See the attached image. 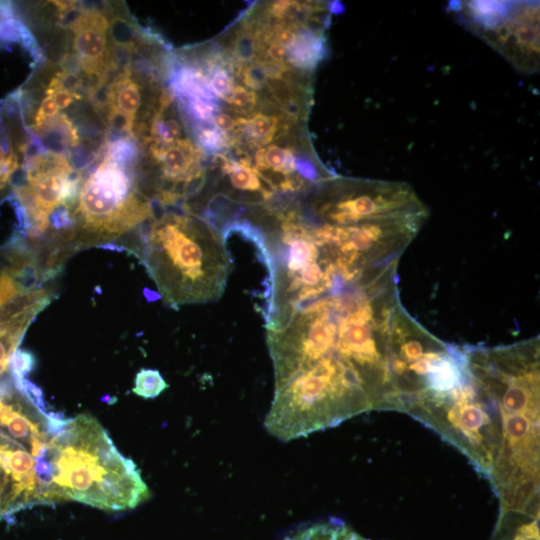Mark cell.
Segmentation results:
<instances>
[{
	"label": "cell",
	"mask_w": 540,
	"mask_h": 540,
	"mask_svg": "<svg viewBox=\"0 0 540 540\" xmlns=\"http://www.w3.org/2000/svg\"><path fill=\"white\" fill-rule=\"evenodd\" d=\"M133 249L168 305L206 302L222 292L230 260L214 227L181 208L150 218Z\"/></svg>",
	"instance_id": "6da1fadb"
},
{
	"label": "cell",
	"mask_w": 540,
	"mask_h": 540,
	"mask_svg": "<svg viewBox=\"0 0 540 540\" xmlns=\"http://www.w3.org/2000/svg\"><path fill=\"white\" fill-rule=\"evenodd\" d=\"M64 420L24 378L0 380V517L55 503L51 443Z\"/></svg>",
	"instance_id": "7a4b0ae2"
},
{
	"label": "cell",
	"mask_w": 540,
	"mask_h": 540,
	"mask_svg": "<svg viewBox=\"0 0 540 540\" xmlns=\"http://www.w3.org/2000/svg\"><path fill=\"white\" fill-rule=\"evenodd\" d=\"M55 502L73 500L109 511L135 508L150 491L92 416L65 419L52 440Z\"/></svg>",
	"instance_id": "3957f363"
},
{
	"label": "cell",
	"mask_w": 540,
	"mask_h": 540,
	"mask_svg": "<svg viewBox=\"0 0 540 540\" xmlns=\"http://www.w3.org/2000/svg\"><path fill=\"white\" fill-rule=\"evenodd\" d=\"M128 169L103 158L83 181L74 210L78 251L113 242L152 218L150 200Z\"/></svg>",
	"instance_id": "277c9868"
},
{
	"label": "cell",
	"mask_w": 540,
	"mask_h": 540,
	"mask_svg": "<svg viewBox=\"0 0 540 540\" xmlns=\"http://www.w3.org/2000/svg\"><path fill=\"white\" fill-rule=\"evenodd\" d=\"M466 24L522 72L539 68V6L514 2H465Z\"/></svg>",
	"instance_id": "5b68a950"
},
{
	"label": "cell",
	"mask_w": 540,
	"mask_h": 540,
	"mask_svg": "<svg viewBox=\"0 0 540 540\" xmlns=\"http://www.w3.org/2000/svg\"><path fill=\"white\" fill-rule=\"evenodd\" d=\"M54 295L51 286L42 285L0 307V380L10 370L12 357L29 325L50 304Z\"/></svg>",
	"instance_id": "8992f818"
},
{
	"label": "cell",
	"mask_w": 540,
	"mask_h": 540,
	"mask_svg": "<svg viewBox=\"0 0 540 540\" xmlns=\"http://www.w3.org/2000/svg\"><path fill=\"white\" fill-rule=\"evenodd\" d=\"M108 18L96 9H80L69 28L74 33L73 48L80 69L88 77L98 79L109 65L107 34Z\"/></svg>",
	"instance_id": "52a82bcc"
},
{
	"label": "cell",
	"mask_w": 540,
	"mask_h": 540,
	"mask_svg": "<svg viewBox=\"0 0 540 540\" xmlns=\"http://www.w3.org/2000/svg\"><path fill=\"white\" fill-rule=\"evenodd\" d=\"M47 282L36 255L22 241L12 239L0 249V307Z\"/></svg>",
	"instance_id": "ba28073f"
},
{
	"label": "cell",
	"mask_w": 540,
	"mask_h": 540,
	"mask_svg": "<svg viewBox=\"0 0 540 540\" xmlns=\"http://www.w3.org/2000/svg\"><path fill=\"white\" fill-rule=\"evenodd\" d=\"M326 52L323 32L313 31L306 26L297 32L295 43L288 49L287 61L301 70H311Z\"/></svg>",
	"instance_id": "9c48e42d"
},
{
	"label": "cell",
	"mask_w": 540,
	"mask_h": 540,
	"mask_svg": "<svg viewBox=\"0 0 540 540\" xmlns=\"http://www.w3.org/2000/svg\"><path fill=\"white\" fill-rule=\"evenodd\" d=\"M140 104L139 86L131 78V71L125 68L108 84V109L115 108L135 119Z\"/></svg>",
	"instance_id": "30bf717a"
},
{
	"label": "cell",
	"mask_w": 540,
	"mask_h": 540,
	"mask_svg": "<svg viewBox=\"0 0 540 540\" xmlns=\"http://www.w3.org/2000/svg\"><path fill=\"white\" fill-rule=\"evenodd\" d=\"M491 540H540L539 518L514 512L501 514Z\"/></svg>",
	"instance_id": "8fae6325"
},
{
	"label": "cell",
	"mask_w": 540,
	"mask_h": 540,
	"mask_svg": "<svg viewBox=\"0 0 540 540\" xmlns=\"http://www.w3.org/2000/svg\"><path fill=\"white\" fill-rule=\"evenodd\" d=\"M255 161L259 169L256 171L271 170L275 174L287 175L295 171V157L291 150L271 145L256 152Z\"/></svg>",
	"instance_id": "7c38bea8"
},
{
	"label": "cell",
	"mask_w": 540,
	"mask_h": 540,
	"mask_svg": "<svg viewBox=\"0 0 540 540\" xmlns=\"http://www.w3.org/2000/svg\"><path fill=\"white\" fill-rule=\"evenodd\" d=\"M237 126L251 139L254 145L266 144L272 140L277 132V117L267 116L261 113L253 115L250 119L238 118Z\"/></svg>",
	"instance_id": "4fadbf2b"
},
{
	"label": "cell",
	"mask_w": 540,
	"mask_h": 540,
	"mask_svg": "<svg viewBox=\"0 0 540 540\" xmlns=\"http://www.w3.org/2000/svg\"><path fill=\"white\" fill-rule=\"evenodd\" d=\"M104 158L129 168L138 158L139 149L130 137L106 140Z\"/></svg>",
	"instance_id": "5bb4252c"
},
{
	"label": "cell",
	"mask_w": 540,
	"mask_h": 540,
	"mask_svg": "<svg viewBox=\"0 0 540 540\" xmlns=\"http://www.w3.org/2000/svg\"><path fill=\"white\" fill-rule=\"evenodd\" d=\"M181 126L175 118H164L163 110L158 108L151 122V138L156 145H170L180 139Z\"/></svg>",
	"instance_id": "9a60e30c"
},
{
	"label": "cell",
	"mask_w": 540,
	"mask_h": 540,
	"mask_svg": "<svg viewBox=\"0 0 540 540\" xmlns=\"http://www.w3.org/2000/svg\"><path fill=\"white\" fill-rule=\"evenodd\" d=\"M168 384L158 370L141 369L135 377L133 392L146 399L160 395Z\"/></svg>",
	"instance_id": "2e32d148"
},
{
	"label": "cell",
	"mask_w": 540,
	"mask_h": 540,
	"mask_svg": "<svg viewBox=\"0 0 540 540\" xmlns=\"http://www.w3.org/2000/svg\"><path fill=\"white\" fill-rule=\"evenodd\" d=\"M257 51V42L255 35L249 30L244 28L238 33L234 44L232 57L239 67H243L251 62L255 57Z\"/></svg>",
	"instance_id": "e0dca14e"
},
{
	"label": "cell",
	"mask_w": 540,
	"mask_h": 540,
	"mask_svg": "<svg viewBox=\"0 0 540 540\" xmlns=\"http://www.w3.org/2000/svg\"><path fill=\"white\" fill-rule=\"evenodd\" d=\"M207 72L210 76V79H208L209 87L213 94L219 98L226 99L233 88L229 71L219 62L209 61Z\"/></svg>",
	"instance_id": "ac0fdd59"
},
{
	"label": "cell",
	"mask_w": 540,
	"mask_h": 540,
	"mask_svg": "<svg viewBox=\"0 0 540 540\" xmlns=\"http://www.w3.org/2000/svg\"><path fill=\"white\" fill-rule=\"evenodd\" d=\"M198 145L207 153H219L228 144L226 134L219 131L214 126H197Z\"/></svg>",
	"instance_id": "d6986e66"
},
{
	"label": "cell",
	"mask_w": 540,
	"mask_h": 540,
	"mask_svg": "<svg viewBox=\"0 0 540 540\" xmlns=\"http://www.w3.org/2000/svg\"><path fill=\"white\" fill-rule=\"evenodd\" d=\"M187 114L200 122H212L219 109L215 102L202 98H187L180 100Z\"/></svg>",
	"instance_id": "ffe728a7"
},
{
	"label": "cell",
	"mask_w": 540,
	"mask_h": 540,
	"mask_svg": "<svg viewBox=\"0 0 540 540\" xmlns=\"http://www.w3.org/2000/svg\"><path fill=\"white\" fill-rule=\"evenodd\" d=\"M225 100L231 106L247 114L254 109L257 97L253 91H249L241 85H235Z\"/></svg>",
	"instance_id": "44dd1931"
},
{
	"label": "cell",
	"mask_w": 540,
	"mask_h": 540,
	"mask_svg": "<svg viewBox=\"0 0 540 540\" xmlns=\"http://www.w3.org/2000/svg\"><path fill=\"white\" fill-rule=\"evenodd\" d=\"M239 72L242 74L244 83L251 89L261 88L268 77L262 61H253L243 66Z\"/></svg>",
	"instance_id": "7402d4cb"
},
{
	"label": "cell",
	"mask_w": 540,
	"mask_h": 540,
	"mask_svg": "<svg viewBox=\"0 0 540 540\" xmlns=\"http://www.w3.org/2000/svg\"><path fill=\"white\" fill-rule=\"evenodd\" d=\"M34 357L27 351H16L11 360L10 370L14 376L24 378L34 366Z\"/></svg>",
	"instance_id": "603a6c76"
},
{
	"label": "cell",
	"mask_w": 540,
	"mask_h": 540,
	"mask_svg": "<svg viewBox=\"0 0 540 540\" xmlns=\"http://www.w3.org/2000/svg\"><path fill=\"white\" fill-rule=\"evenodd\" d=\"M48 96L53 98L58 109H65L71 105L74 100H81L83 98L80 93H71L63 89L56 90Z\"/></svg>",
	"instance_id": "cb8c5ba5"
},
{
	"label": "cell",
	"mask_w": 540,
	"mask_h": 540,
	"mask_svg": "<svg viewBox=\"0 0 540 540\" xmlns=\"http://www.w3.org/2000/svg\"><path fill=\"white\" fill-rule=\"evenodd\" d=\"M212 123L215 128L224 134L233 131L237 127L236 120L227 113H216L212 119Z\"/></svg>",
	"instance_id": "d4e9b609"
},
{
	"label": "cell",
	"mask_w": 540,
	"mask_h": 540,
	"mask_svg": "<svg viewBox=\"0 0 540 540\" xmlns=\"http://www.w3.org/2000/svg\"><path fill=\"white\" fill-rule=\"evenodd\" d=\"M267 61L282 63L287 61V50L276 42H270L266 51Z\"/></svg>",
	"instance_id": "484cf974"
},
{
	"label": "cell",
	"mask_w": 540,
	"mask_h": 540,
	"mask_svg": "<svg viewBox=\"0 0 540 540\" xmlns=\"http://www.w3.org/2000/svg\"><path fill=\"white\" fill-rule=\"evenodd\" d=\"M6 130L7 128L4 125L3 118L0 116V137L6 132Z\"/></svg>",
	"instance_id": "4316f807"
}]
</instances>
